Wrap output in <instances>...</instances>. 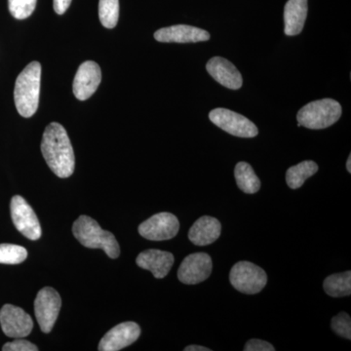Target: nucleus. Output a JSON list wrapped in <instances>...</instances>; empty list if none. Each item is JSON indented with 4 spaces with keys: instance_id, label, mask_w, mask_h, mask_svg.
I'll return each instance as SVG.
<instances>
[{
    "instance_id": "obj_19",
    "label": "nucleus",
    "mask_w": 351,
    "mask_h": 351,
    "mask_svg": "<svg viewBox=\"0 0 351 351\" xmlns=\"http://www.w3.org/2000/svg\"><path fill=\"white\" fill-rule=\"evenodd\" d=\"M235 180L237 186L247 195H254L261 189V181L254 172L250 164L239 162L234 169Z\"/></svg>"
},
{
    "instance_id": "obj_16",
    "label": "nucleus",
    "mask_w": 351,
    "mask_h": 351,
    "mask_svg": "<svg viewBox=\"0 0 351 351\" xmlns=\"http://www.w3.org/2000/svg\"><path fill=\"white\" fill-rule=\"evenodd\" d=\"M174 262V256L170 252L156 249L142 252L136 260L138 267L149 270L157 279L164 278L167 276Z\"/></svg>"
},
{
    "instance_id": "obj_24",
    "label": "nucleus",
    "mask_w": 351,
    "mask_h": 351,
    "mask_svg": "<svg viewBox=\"0 0 351 351\" xmlns=\"http://www.w3.org/2000/svg\"><path fill=\"white\" fill-rule=\"evenodd\" d=\"M36 1L38 0H8L9 11L16 19H27L34 13Z\"/></svg>"
},
{
    "instance_id": "obj_4",
    "label": "nucleus",
    "mask_w": 351,
    "mask_h": 351,
    "mask_svg": "<svg viewBox=\"0 0 351 351\" xmlns=\"http://www.w3.org/2000/svg\"><path fill=\"white\" fill-rule=\"evenodd\" d=\"M341 106L332 99H323L307 104L297 115L298 126L313 130L328 128L339 121Z\"/></svg>"
},
{
    "instance_id": "obj_13",
    "label": "nucleus",
    "mask_w": 351,
    "mask_h": 351,
    "mask_svg": "<svg viewBox=\"0 0 351 351\" xmlns=\"http://www.w3.org/2000/svg\"><path fill=\"white\" fill-rule=\"evenodd\" d=\"M101 80L100 66L95 62L87 61L80 64L73 80V93L78 100L89 99L98 89Z\"/></svg>"
},
{
    "instance_id": "obj_30",
    "label": "nucleus",
    "mask_w": 351,
    "mask_h": 351,
    "mask_svg": "<svg viewBox=\"0 0 351 351\" xmlns=\"http://www.w3.org/2000/svg\"><path fill=\"white\" fill-rule=\"evenodd\" d=\"M346 169L351 173V156L348 157V162H346Z\"/></svg>"
},
{
    "instance_id": "obj_20",
    "label": "nucleus",
    "mask_w": 351,
    "mask_h": 351,
    "mask_svg": "<svg viewBox=\"0 0 351 351\" xmlns=\"http://www.w3.org/2000/svg\"><path fill=\"white\" fill-rule=\"evenodd\" d=\"M318 165L314 161L306 160L289 168L286 173V182L289 188L297 189L301 188L304 182L311 176L316 174Z\"/></svg>"
},
{
    "instance_id": "obj_21",
    "label": "nucleus",
    "mask_w": 351,
    "mask_h": 351,
    "mask_svg": "<svg viewBox=\"0 0 351 351\" xmlns=\"http://www.w3.org/2000/svg\"><path fill=\"white\" fill-rule=\"evenodd\" d=\"M323 288L332 298L346 297L351 294V272L332 274L325 279Z\"/></svg>"
},
{
    "instance_id": "obj_11",
    "label": "nucleus",
    "mask_w": 351,
    "mask_h": 351,
    "mask_svg": "<svg viewBox=\"0 0 351 351\" xmlns=\"http://www.w3.org/2000/svg\"><path fill=\"white\" fill-rule=\"evenodd\" d=\"M213 269L212 258L206 253L188 256L180 265L178 278L186 285H195L206 280Z\"/></svg>"
},
{
    "instance_id": "obj_15",
    "label": "nucleus",
    "mask_w": 351,
    "mask_h": 351,
    "mask_svg": "<svg viewBox=\"0 0 351 351\" xmlns=\"http://www.w3.org/2000/svg\"><path fill=\"white\" fill-rule=\"evenodd\" d=\"M206 69L209 75L223 86L237 90L243 84V78L239 69L225 58H212L206 64Z\"/></svg>"
},
{
    "instance_id": "obj_5",
    "label": "nucleus",
    "mask_w": 351,
    "mask_h": 351,
    "mask_svg": "<svg viewBox=\"0 0 351 351\" xmlns=\"http://www.w3.org/2000/svg\"><path fill=\"white\" fill-rule=\"evenodd\" d=\"M233 287L244 294H258L267 282L265 270L250 262H239L233 265L230 274Z\"/></svg>"
},
{
    "instance_id": "obj_28",
    "label": "nucleus",
    "mask_w": 351,
    "mask_h": 351,
    "mask_svg": "<svg viewBox=\"0 0 351 351\" xmlns=\"http://www.w3.org/2000/svg\"><path fill=\"white\" fill-rule=\"evenodd\" d=\"M71 0H54V10L58 15H63L71 5Z\"/></svg>"
},
{
    "instance_id": "obj_14",
    "label": "nucleus",
    "mask_w": 351,
    "mask_h": 351,
    "mask_svg": "<svg viewBox=\"0 0 351 351\" xmlns=\"http://www.w3.org/2000/svg\"><path fill=\"white\" fill-rule=\"evenodd\" d=\"M154 38L164 43H195L210 39L209 32L189 25H176L163 27L154 34Z\"/></svg>"
},
{
    "instance_id": "obj_17",
    "label": "nucleus",
    "mask_w": 351,
    "mask_h": 351,
    "mask_svg": "<svg viewBox=\"0 0 351 351\" xmlns=\"http://www.w3.org/2000/svg\"><path fill=\"white\" fill-rule=\"evenodd\" d=\"M221 232L219 219L213 217H201L189 232V239L196 246H207L218 240Z\"/></svg>"
},
{
    "instance_id": "obj_23",
    "label": "nucleus",
    "mask_w": 351,
    "mask_h": 351,
    "mask_svg": "<svg viewBox=\"0 0 351 351\" xmlns=\"http://www.w3.org/2000/svg\"><path fill=\"white\" fill-rule=\"evenodd\" d=\"M27 258V251L19 245L0 244V263L18 265Z\"/></svg>"
},
{
    "instance_id": "obj_22",
    "label": "nucleus",
    "mask_w": 351,
    "mask_h": 351,
    "mask_svg": "<svg viewBox=\"0 0 351 351\" xmlns=\"http://www.w3.org/2000/svg\"><path fill=\"white\" fill-rule=\"evenodd\" d=\"M99 18L107 29L115 27L119 18V0H100Z\"/></svg>"
},
{
    "instance_id": "obj_3",
    "label": "nucleus",
    "mask_w": 351,
    "mask_h": 351,
    "mask_svg": "<svg viewBox=\"0 0 351 351\" xmlns=\"http://www.w3.org/2000/svg\"><path fill=\"white\" fill-rule=\"evenodd\" d=\"M75 239L90 249H101L110 258L120 255L119 242L112 232L104 230L95 219L88 216H80L73 226Z\"/></svg>"
},
{
    "instance_id": "obj_25",
    "label": "nucleus",
    "mask_w": 351,
    "mask_h": 351,
    "mask_svg": "<svg viewBox=\"0 0 351 351\" xmlns=\"http://www.w3.org/2000/svg\"><path fill=\"white\" fill-rule=\"evenodd\" d=\"M331 327L332 331L341 338L351 339V319L348 313H341L332 319Z\"/></svg>"
},
{
    "instance_id": "obj_8",
    "label": "nucleus",
    "mask_w": 351,
    "mask_h": 351,
    "mask_svg": "<svg viewBox=\"0 0 351 351\" xmlns=\"http://www.w3.org/2000/svg\"><path fill=\"white\" fill-rule=\"evenodd\" d=\"M11 218L14 226L25 237L31 240L40 239V223L29 203L20 195H15L11 200Z\"/></svg>"
},
{
    "instance_id": "obj_29",
    "label": "nucleus",
    "mask_w": 351,
    "mask_h": 351,
    "mask_svg": "<svg viewBox=\"0 0 351 351\" xmlns=\"http://www.w3.org/2000/svg\"><path fill=\"white\" fill-rule=\"evenodd\" d=\"M210 348L201 346H189L184 348V351H210Z\"/></svg>"
},
{
    "instance_id": "obj_26",
    "label": "nucleus",
    "mask_w": 351,
    "mask_h": 351,
    "mask_svg": "<svg viewBox=\"0 0 351 351\" xmlns=\"http://www.w3.org/2000/svg\"><path fill=\"white\" fill-rule=\"evenodd\" d=\"M3 351H38V346L29 343L27 339L18 338L11 343H7L2 348Z\"/></svg>"
},
{
    "instance_id": "obj_1",
    "label": "nucleus",
    "mask_w": 351,
    "mask_h": 351,
    "mask_svg": "<svg viewBox=\"0 0 351 351\" xmlns=\"http://www.w3.org/2000/svg\"><path fill=\"white\" fill-rule=\"evenodd\" d=\"M41 152L51 170L59 178H69L75 172V158L66 129L57 122L46 127L41 141Z\"/></svg>"
},
{
    "instance_id": "obj_27",
    "label": "nucleus",
    "mask_w": 351,
    "mask_h": 351,
    "mask_svg": "<svg viewBox=\"0 0 351 351\" xmlns=\"http://www.w3.org/2000/svg\"><path fill=\"white\" fill-rule=\"evenodd\" d=\"M245 351H274L276 348L271 343L262 339H253L247 341L244 348Z\"/></svg>"
},
{
    "instance_id": "obj_9",
    "label": "nucleus",
    "mask_w": 351,
    "mask_h": 351,
    "mask_svg": "<svg viewBox=\"0 0 351 351\" xmlns=\"http://www.w3.org/2000/svg\"><path fill=\"white\" fill-rule=\"evenodd\" d=\"M180 230L179 219L175 215L163 212L154 215L138 226V233L152 241L174 239Z\"/></svg>"
},
{
    "instance_id": "obj_10",
    "label": "nucleus",
    "mask_w": 351,
    "mask_h": 351,
    "mask_svg": "<svg viewBox=\"0 0 351 351\" xmlns=\"http://www.w3.org/2000/svg\"><path fill=\"white\" fill-rule=\"evenodd\" d=\"M0 325L2 331L9 338H25L34 328V322L29 314L21 307L5 304L0 311Z\"/></svg>"
},
{
    "instance_id": "obj_18",
    "label": "nucleus",
    "mask_w": 351,
    "mask_h": 351,
    "mask_svg": "<svg viewBox=\"0 0 351 351\" xmlns=\"http://www.w3.org/2000/svg\"><path fill=\"white\" fill-rule=\"evenodd\" d=\"M307 0H288L284 7V32L294 36L301 34L307 16Z\"/></svg>"
},
{
    "instance_id": "obj_2",
    "label": "nucleus",
    "mask_w": 351,
    "mask_h": 351,
    "mask_svg": "<svg viewBox=\"0 0 351 351\" xmlns=\"http://www.w3.org/2000/svg\"><path fill=\"white\" fill-rule=\"evenodd\" d=\"M41 64L32 62L17 77L14 89V100L18 112L25 119L38 110L40 95Z\"/></svg>"
},
{
    "instance_id": "obj_7",
    "label": "nucleus",
    "mask_w": 351,
    "mask_h": 351,
    "mask_svg": "<svg viewBox=\"0 0 351 351\" xmlns=\"http://www.w3.org/2000/svg\"><path fill=\"white\" fill-rule=\"evenodd\" d=\"M62 299L55 289L45 287L39 291L34 301V313L43 332H50L56 323Z\"/></svg>"
},
{
    "instance_id": "obj_12",
    "label": "nucleus",
    "mask_w": 351,
    "mask_h": 351,
    "mask_svg": "<svg viewBox=\"0 0 351 351\" xmlns=\"http://www.w3.org/2000/svg\"><path fill=\"white\" fill-rule=\"evenodd\" d=\"M141 335V328L135 322L120 323L104 336L99 343L100 351H119L135 343Z\"/></svg>"
},
{
    "instance_id": "obj_6",
    "label": "nucleus",
    "mask_w": 351,
    "mask_h": 351,
    "mask_svg": "<svg viewBox=\"0 0 351 351\" xmlns=\"http://www.w3.org/2000/svg\"><path fill=\"white\" fill-rule=\"evenodd\" d=\"M209 119L215 125L235 137L254 138L258 134L257 126L251 120L226 108H215L209 113Z\"/></svg>"
}]
</instances>
